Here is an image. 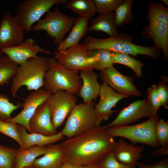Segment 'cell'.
<instances>
[{"instance_id":"6da1fadb","label":"cell","mask_w":168,"mask_h":168,"mask_svg":"<svg viewBox=\"0 0 168 168\" xmlns=\"http://www.w3.org/2000/svg\"><path fill=\"white\" fill-rule=\"evenodd\" d=\"M100 125L83 134L68 138L60 144L67 161L81 166L99 164L113 151L116 142Z\"/></svg>"},{"instance_id":"7a4b0ae2","label":"cell","mask_w":168,"mask_h":168,"mask_svg":"<svg viewBox=\"0 0 168 168\" xmlns=\"http://www.w3.org/2000/svg\"><path fill=\"white\" fill-rule=\"evenodd\" d=\"M133 37L126 33L105 39H98L91 36L87 37L83 44L86 50L104 49L127 54L137 57L138 55H146L154 59L158 58L161 52L154 46H144L132 42Z\"/></svg>"},{"instance_id":"3957f363","label":"cell","mask_w":168,"mask_h":168,"mask_svg":"<svg viewBox=\"0 0 168 168\" xmlns=\"http://www.w3.org/2000/svg\"><path fill=\"white\" fill-rule=\"evenodd\" d=\"M50 64V58L37 56L31 58L19 66L12 78L10 91L14 97L18 90L25 86L28 91H36L44 85L45 74Z\"/></svg>"},{"instance_id":"277c9868","label":"cell","mask_w":168,"mask_h":168,"mask_svg":"<svg viewBox=\"0 0 168 168\" xmlns=\"http://www.w3.org/2000/svg\"><path fill=\"white\" fill-rule=\"evenodd\" d=\"M147 18L148 25L143 29L144 37L152 39L154 46L162 49L164 59L168 58V9L161 3L150 2Z\"/></svg>"},{"instance_id":"5b68a950","label":"cell","mask_w":168,"mask_h":168,"mask_svg":"<svg viewBox=\"0 0 168 168\" xmlns=\"http://www.w3.org/2000/svg\"><path fill=\"white\" fill-rule=\"evenodd\" d=\"M79 72L67 69L53 58H50V66L44 77V89L53 94L63 90L78 94L82 84Z\"/></svg>"},{"instance_id":"8992f818","label":"cell","mask_w":168,"mask_h":168,"mask_svg":"<svg viewBox=\"0 0 168 168\" xmlns=\"http://www.w3.org/2000/svg\"><path fill=\"white\" fill-rule=\"evenodd\" d=\"M95 101L76 105L71 111L60 131L68 138L86 133L100 125L101 121L95 110Z\"/></svg>"},{"instance_id":"52a82bcc","label":"cell","mask_w":168,"mask_h":168,"mask_svg":"<svg viewBox=\"0 0 168 168\" xmlns=\"http://www.w3.org/2000/svg\"><path fill=\"white\" fill-rule=\"evenodd\" d=\"M160 119L156 114L147 120L138 124L128 126L109 127L105 129V133L113 138L120 137L130 140L134 144L140 143L152 147L160 145L155 134V128Z\"/></svg>"},{"instance_id":"ba28073f","label":"cell","mask_w":168,"mask_h":168,"mask_svg":"<svg viewBox=\"0 0 168 168\" xmlns=\"http://www.w3.org/2000/svg\"><path fill=\"white\" fill-rule=\"evenodd\" d=\"M75 19L62 12L58 7L53 11H49L45 16L38 21L32 26V30H44L49 36L54 38V43L59 45L70 32Z\"/></svg>"},{"instance_id":"9c48e42d","label":"cell","mask_w":168,"mask_h":168,"mask_svg":"<svg viewBox=\"0 0 168 168\" xmlns=\"http://www.w3.org/2000/svg\"><path fill=\"white\" fill-rule=\"evenodd\" d=\"M67 0H25L17 5L14 16L24 31L32 30V25L40 20L41 16L49 11L55 4H66Z\"/></svg>"},{"instance_id":"30bf717a","label":"cell","mask_w":168,"mask_h":168,"mask_svg":"<svg viewBox=\"0 0 168 168\" xmlns=\"http://www.w3.org/2000/svg\"><path fill=\"white\" fill-rule=\"evenodd\" d=\"M77 99L74 94L63 90L53 94L47 101L51 120L56 129L63 124L67 117L77 105Z\"/></svg>"},{"instance_id":"8fae6325","label":"cell","mask_w":168,"mask_h":168,"mask_svg":"<svg viewBox=\"0 0 168 168\" xmlns=\"http://www.w3.org/2000/svg\"><path fill=\"white\" fill-rule=\"evenodd\" d=\"M54 54L53 58L67 69L78 71L93 69L91 58L83 44H79L62 51H55Z\"/></svg>"},{"instance_id":"7c38bea8","label":"cell","mask_w":168,"mask_h":168,"mask_svg":"<svg viewBox=\"0 0 168 168\" xmlns=\"http://www.w3.org/2000/svg\"><path fill=\"white\" fill-rule=\"evenodd\" d=\"M156 114L147 98L138 100L122 110L115 119L104 126L106 129L128 126L142 118H150Z\"/></svg>"},{"instance_id":"4fadbf2b","label":"cell","mask_w":168,"mask_h":168,"mask_svg":"<svg viewBox=\"0 0 168 168\" xmlns=\"http://www.w3.org/2000/svg\"><path fill=\"white\" fill-rule=\"evenodd\" d=\"M53 93L44 89L40 88L37 91L31 92L21 103L22 110L15 116L11 118L7 122H12L21 124L27 130L31 133L29 123L38 107L47 101Z\"/></svg>"},{"instance_id":"5bb4252c","label":"cell","mask_w":168,"mask_h":168,"mask_svg":"<svg viewBox=\"0 0 168 168\" xmlns=\"http://www.w3.org/2000/svg\"><path fill=\"white\" fill-rule=\"evenodd\" d=\"M101 79L117 92L128 96L140 97L142 93L134 85L133 76L124 75L113 66L101 71Z\"/></svg>"},{"instance_id":"9a60e30c","label":"cell","mask_w":168,"mask_h":168,"mask_svg":"<svg viewBox=\"0 0 168 168\" xmlns=\"http://www.w3.org/2000/svg\"><path fill=\"white\" fill-rule=\"evenodd\" d=\"M24 31L12 15L7 12L0 23V50L19 45L24 41Z\"/></svg>"},{"instance_id":"2e32d148","label":"cell","mask_w":168,"mask_h":168,"mask_svg":"<svg viewBox=\"0 0 168 168\" xmlns=\"http://www.w3.org/2000/svg\"><path fill=\"white\" fill-rule=\"evenodd\" d=\"M99 96L98 103L95 104V113L101 121L107 120L116 110H112L118 102L121 100L129 96L119 94L113 89L105 82H102Z\"/></svg>"},{"instance_id":"e0dca14e","label":"cell","mask_w":168,"mask_h":168,"mask_svg":"<svg viewBox=\"0 0 168 168\" xmlns=\"http://www.w3.org/2000/svg\"><path fill=\"white\" fill-rule=\"evenodd\" d=\"M0 52L5 54L12 61L19 65L30 58L36 57L39 53L52 54L50 51L44 49L36 44L34 39L31 38L26 39L17 45L1 49Z\"/></svg>"},{"instance_id":"ac0fdd59","label":"cell","mask_w":168,"mask_h":168,"mask_svg":"<svg viewBox=\"0 0 168 168\" xmlns=\"http://www.w3.org/2000/svg\"><path fill=\"white\" fill-rule=\"evenodd\" d=\"M29 125L31 133H40L46 136H52L58 133L52 124L47 101L38 107L30 120Z\"/></svg>"},{"instance_id":"d6986e66","label":"cell","mask_w":168,"mask_h":168,"mask_svg":"<svg viewBox=\"0 0 168 168\" xmlns=\"http://www.w3.org/2000/svg\"><path fill=\"white\" fill-rule=\"evenodd\" d=\"M144 149V146H135L122 138L116 142L112 152L116 160L128 166L136 168L138 161L140 158L141 152Z\"/></svg>"},{"instance_id":"ffe728a7","label":"cell","mask_w":168,"mask_h":168,"mask_svg":"<svg viewBox=\"0 0 168 168\" xmlns=\"http://www.w3.org/2000/svg\"><path fill=\"white\" fill-rule=\"evenodd\" d=\"M17 124L21 142L20 148L22 149H26L34 146H47L64 138V137L60 132L51 136H46L41 133H28L24 126Z\"/></svg>"},{"instance_id":"44dd1931","label":"cell","mask_w":168,"mask_h":168,"mask_svg":"<svg viewBox=\"0 0 168 168\" xmlns=\"http://www.w3.org/2000/svg\"><path fill=\"white\" fill-rule=\"evenodd\" d=\"M79 75L82 84L78 94L82 98L83 102L89 103L96 100L100 88V85L98 82V75L92 69L80 71Z\"/></svg>"},{"instance_id":"7402d4cb","label":"cell","mask_w":168,"mask_h":168,"mask_svg":"<svg viewBox=\"0 0 168 168\" xmlns=\"http://www.w3.org/2000/svg\"><path fill=\"white\" fill-rule=\"evenodd\" d=\"M67 161L65 152L58 144L47 146L44 155L36 159L31 166L36 168H58Z\"/></svg>"},{"instance_id":"603a6c76","label":"cell","mask_w":168,"mask_h":168,"mask_svg":"<svg viewBox=\"0 0 168 168\" xmlns=\"http://www.w3.org/2000/svg\"><path fill=\"white\" fill-rule=\"evenodd\" d=\"M89 19L78 15L68 35L58 45L57 50H63L78 44L80 40L87 32Z\"/></svg>"},{"instance_id":"cb8c5ba5","label":"cell","mask_w":168,"mask_h":168,"mask_svg":"<svg viewBox=\"0 0 168 168\" xmlns=\"http://www.w3.org/2000/svg\"><path fill=\"white\" fill-rule=\"evenodd\" d=\"M91 25L88 27V31H97L105 32L110 37L118 35L116 30L114 12H103L97 17L92 19Z\"/></svg>"},{"instance_id":"d4e9b609","label":"cell","mask_w":168,"mask_h":168,"mask_svg":"<svg viewBox=\"0 0 168 168\" xmlns=\"http://www.w3.org/2000/svg\"><path fill=\"white\" fill-rule=\"evenodd\" d=\"M47 146H34L26 149H17L14 168H24L31 166L36 157L46 152Z\"/></svg>"},{"instance_id":"484cf974","label":"cell","mask_w":168,"mask_h":168,"mask_svg":"<svg viewBox=\"0 0 168 168\" xmlns=\"http://www.w3.org/2000/svg\"><path fill=\"white\" fill-rule=\"evenodd\" d=\"M65 6L78 15L89 19L96 12L93 0H70Z\"/></svg>"},{"instance_id":"4316f807","label":"cell","mask_w":168,"mask_h":168,"mask_svg":"<svg viewBox=\"0 0 168 168\" xmlns=\"http://www.w3.org/2000/svg\"><path fill=\"white\" fill-rule=\"evenodd\" d=\"M91 59L93 69L102 71L113 65L110 51L104 49H96L88 51Z\"/></svg>"},{"instance_id":"83f0119b","label":"cell","mask_w":168,"mask_h":168,"mask_svg":"<svg viewBox=\"0 0 168 168\" xmlns=\"http://www.w3.org/2000/svg\"><path fill=\"white\" fill-rule=\"evenodd\" d=\"M110 54L113 64L125 65L131 69L137 77L142 76V69L144 65L141 61L126 54L113 51H110Z\"/></svg>"},{"instance_id":"f1b7e54d","label":"cell","mask_w":168,"mask_h":168,"mask_svg":"<svg viewBox=\"0 0 168 168\" xmlns=\"http://www.w3.org/2000/svg\"><path fill=\"white\" fill-rule=\"evenodd\" d=\"M133 0H123L114 12V22L116 26L124 24H128L134 19L131 8Z\"/></svg>"},{"instance_id":"f546056e","label":"cell","mask_w":168,"mask_h":168,"mask_svg":"<svg viewBox=\"0 0 168 168\" xmlns=\"http://www.w3.org/2000/svg\"><path fill=\"white\" fill-rule=\"evenodd\" d=\"M19 66L7 55L0 58V85L8 84L16 75Z\"/></svg>"},{"instance_id":"4dcf8cb0","label":"cell","mask_w":168,"mask_h":168,"mask_svg":"<svg viewBox=\"0 0 168 168\" xmlns=\"http://www.w3.org/2000/svg\"><path fill=\"white\" fill-rule=\"evenodd\" d=\"M21 106L20 102L15 105L10 102L7 95L0 94V121L7 122L11 118L12 113Z\"/></svg>"},{"instance_id":"1f68e13d","label":"cell","mask_w":168,"mask_h":168,"mask_svg":"<svg viewBox=\"0 0 168 168\" xmlns=\"http://www.w3.org/2000/svg\"><path fill=\"white\" fill-rule=\"evenodd\" d=\"M17 149L0 145V168H14Z\"/></svg>"},{"instance_id":"d6a6232c","label":"cell","mask_w":168,"mask_h":168,"mask_svg":"<svg viewBox=\"0 0 168 168\" xmlns=\"http://www.w3.org/2000/svg\"><path fill=\"white\" fill-rule=\"evenodd\" d=\"M96 12L100 14L112 12L123 1V0H93Z\"/></svg>"},{"instance_id":"836d02e7","label":"cell","mask_w":168,"mask_h":168,"mask_svg":"<svg viewBox=\"0 0 168 168\" xmlns=\"http://www.w3.org/2000/svg\"><path fill=\"white\" fill-rule=\"evenodd\" d=\"M0 132L15 140L20 146L21 145L17 124L0 121Z\"/></svg>"},{"instance_id":"e575fe53","label":"cell","mask_w":168,"mask_h":168,"mask_svg":"<svg viewBox=\"0 0 168 168\" xmlns=\"http://www.w3.org/2000/svg\"><path fill=\"white\" fill-rule=\"evenodd\" d=\"M155 134L160 145L168 143V121L159 119L155 127Z\"/></svg>"},{"instance_id":"d590c367","label":"cell","mask_w":168,"mask_h":168,"mask_svg":"<svg viewBox=\"0 0 168 168\" xmlns=\"http://www.w3.org/2000/svg\"><path fill=\"white\" fill-rule=\"evenodd\" d=\"M148 101L152 107L154 112L157 114L161 105L158 94L157 86L153 84L147 90Z\"/></svg>"},{"instance_id":"8d00e7d4","label":"cell","mask_w":168,"mask_h":168,"mask_svg":"<svg viewBox=\"0 0 168 168\" xmlns=\"http://www.w3.org/2000/svg\"><path fill=\"white\" fill-rule=\"evenodd\" d=\"M99 164L101 168H133L117 161L112 152L108 154Z\"/></svg>"},{"instance_id":"74e56055","label":"cell","mask_w":168,"mask_h":168,"mask_svg":"<svg viewBox=\"0 0 168 168\" xmlns=\"http://www.w3.org/2000/svg\"><path fill=\"white\" fill-rule=\"evenodd\" d=\"M157 91L161 106L168 108V87L165 82H159L157 83Z\"/></svg>"},{"instance_id":"f35d334b","label":"cell","mask_w":168,"mask_h":168,"mask_svg":"<svg viewBox=\"0 0 168 168\" xmlns=\"http://www.w3.org/2000/svg\"><path fill=\"white\" fill-rule=\"evenodd\" d=\"M136 166L138 168H168V159H164L151 165L145 164L138 162Z\"/></svg>"},{"instance_id":"ab89813d","label":"cell","mask_w":168,"mask_h":168,"mask_svg":"<svg viewBox=\"0 0 168 168\" xmlns=\"http://www.w3.org/2000/svg\"><path fill=\"white\" fill-rule=\"evenodd\" d=\"M154 156H166L168 154V143H167L154 151L152 152Z\"/></svg>"},{"instance_id":"60d3db41","label":"cell","mask_w":168,"mask_h":168,"mask_svg":"<svg viewBox=\"0 0 168 168\" xmlns=\"http://www.w3.org/2000/svg\"><path fill=\"white\" fill-rule=\"evenodd\" d=\"M81 166L66 161L58 168H80Z\"/></svg>"},{"instance_id":"b9f144b4","label":"cell","mask_w":168,"mask_h":168,"mask_svg":"<svg viewBox=\"0 0 168 168\" xmlns=\"http://www.w3.org/2000/svg\"><path fill=\"white\" fill-rule=\"evenodd\" d=\"M80 168H101L99 164H93L81 166Z\"/></svg>"},{"instance_id":"7bdbcfd3","label":"cell","mask_w":168,"mask_h":168,"mask_svg":"<svg viewBox=\"0 0 168 168\" xmlns=\"http://www.w3.org/2000/svg\"><path fill=\"white\" fill-rule=\"evenodd\" d=\"M163 1L167 6H168V1L167 0H162Z\"/></svg>"},{"instance_id":"ee69618b","label":"cell","mask_w":168,"mask_h":168,"mask_svg":"<svg viewBox=\"0 0 168 168\" xmlns=\"http://www.w3.org/2000/svg\"><path fill=\"white\" fill-rule=\"evenodd\" d=\"M24 168H36L32 166H30L28 167H25Z\"/></svg>"},{"instance_id":"f6af8a7d","label":"cell","mask_w":168,"mask_h":168,"mask_svg":"<svg viewBox=\"0 0 168 168\" xmlns=\"http://www.w3.org/2000/svg\"><path fill=\"white\" fill-rule=\"evenodd\" d=\"M3 54V53L1 52H0V58L1 57V56H0L1 54Z\"/></svg>"}]
</instances>
